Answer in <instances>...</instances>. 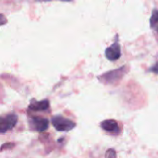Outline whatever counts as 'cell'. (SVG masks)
<instances>
[{
  "label": "cell",
  "instance_id": "8fae6325",
  "mask_svg": "<svg viewBox=\"0 0 158 158\" xmlns=\"http://www.w3.org/2000/svg\"><path fill=\"white\" fill-rule=\"evenodd\" d=\"M6 23H7L6 18L3 14H0V26L5 25V24H6Z\"/></svg>",
  "mask_w": 158,
  "mask_h": 158
},
{
  "label": "cell",
  "instance_id": "8992f818",
  "mask_svg": "<svg viewBox=\"0 0 158 158\" xmlns=\"http://www.w3.org/2000/svg\"><path fill=\"white\" fill-rule=\"evenodd\" d=\"M100 126L105 131L111 135L118 136L121 133V128L119 127L118 121L115 119H106L101 122Z\"/></svg>",
  "mask_w": 158,
  "mask_h": 158
},
{
  "label": "cell",
  "instance_id": "3957f363",
  "mask_svg": "<svg viewBox=\"0 0 158 158\" xmlns=\"http://www.w3.org/2000/svg\"><path fill=\"white\" fill-rule=\"evenodd\" d=\"M18 122V117L16 114H8L0 117V133H5L11 131Z\"/></svg>",
  "mask_w": 158,
  "mask_h": 158
},
{
  "label": "cell",
  "instance_id": "5b68a950",
  "mask_svg": "<svg viewBox=\"0 0 158 158\" xmlns=\"http://www.w3.org/2000/svg\"><path fill=\"white\" fill-rule=\"evenodd\" d=\"M30 127L31 130L38 131V132H44L48 129L49 121L48 119L41 117H31V119H29Z\"/></svg>",
  "mask_w": 158,
  "mask_h": 158
},
{
  "label": "cell",
  "instance_id": "ba28073f",
  "mask_svg": "<svg viewBox=\"0 0 158 158\" xmlns=\"http://www.w3.org/2000/svg\"><path fill=\"white\" fill-rule=\"evenodd\" d=\"M150 27L158 35V9L154 8L150 18Z\"/></svg>",
  "mask_w": 158,
  "mask_h": 158
},
{
  "label": "cell",
  "instance_id": "7c38bea8",
  "mask_svg": "<svg viewBox=\"0 0 158 158\" xmlns=\"http://www.w3.org/2000/svg\"><path fill=\"white\" fill-rule=\"evenodd\" d=\"M150 70L151 71H153V72H155V73H156V74H158V61L150 69Z\"/></svg>",
  "mask_w": 158,
  "mask_h": 158
},
{
  "label": "cell",
  "instance_id": "7a4b0ae2",
  "mask_svg": "<svg viewBox=\"0 0 158 158\" xmlns=\"http://www.w3.org/2000/svg\"><path fill=\"white\" fill-rule=\"evenodd\" d=\"M52 125L57 131H69L76 127V123L61 115L54 116L51 119Z\"/></svg>",
  "mask_w": 158,
  "mask_h": 158
},
{
  "label": "cell",
  "instance_id": "6da1fadb",
  "mask_svg": "<svg viewBox=\"0 0 158 158\" xmlns=\"http://www.w3.org/2000/svg\"><path fill=\"white\" fill-rule=\"evenodd\" d=\"M128 70L129 69L127 66H123L117 69L106 72L103 75L98 76L97 78L101 82L105 84H117L123 79V77L127 74Z\"/></svg>",
  "mask_w": 158,
  "mask_h": 158
},
{
  "label": "cell",
  "instance_id": "30bf717a",
  "mask_svg": "<svg viewBox=\"0 0 158 158\" xmlns=\"http://www.w3.org/2000/svg\"><path fill=\"white\" fill-rule=\"evenodd\" d=\"M13 147H14V143H5V144H3V145L1 146L0 151L2 152V151H4L5 149H11V148H13Z\"/></svg>",
  "mask_w": 158,
  "mask_h": 158
},
{
  "label": "cell",
  "instance_id": "277c9868",
  "mask_svg": "<svg viewBox=\"0 0 158 158\" xmlns=\"http://www.w3.org/2000/svg\"><path fill=\"white\" fill-rule=\"evenodd\" d=\"M121 56V48L118 43V35L116 36V42L106 49V57L110 61L119 59Z\"/></svg>",
  "mask_w": 158,
  "mask_h": 158
},
{
  "label": "cell",
  "instance_id": "9c48e42d",
  "mask_svg": "<svg viewBox=\"0 0 158 158\" xmlns=\"http://www.w3.org/2000/svg\"><path fill=\"white\" fill-rule=\"evenodd\" d=\"M106 158H117V153L114 149L110 148L106 152Z\"/></svg>",
  "mask_w": 158,
  "mask_h": 158
},
{
  "label": "cell",
  "instance_id": "52a82bcc",
  "mask_svg": "<svg viewBox=\"0 0 158 158\" xmlns=\"http://www.w3.org/2000/svg\"><path fill=\"white\" fill-rule=\"evenodd\" d=\"M50 107V103L49 100H42V101H37V102H32L29 106V109L31 111H46Z\"/></svg>",
  "mask_w": 158,
  "mask_h": 158
}]
</instances>
